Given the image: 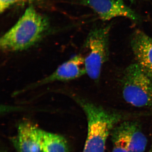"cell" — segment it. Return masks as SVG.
Listing matches in <instances>:
<instances>
[{
    "label": "cell",
    "mask_w": 152,
    "mask_h": 152,
    "mask_svg": "<svg viewBox=\"0 0 152 152\" xmlns=\"http://www.w3.org/2000/svg\"><path fill=\"white\" fill-rule=\"evenodd\" d=\"M112 25L97 27L90 31L80 54L84 61L86 73L89 77L97 81L102 69L108 60L109 37Z\"/></svg>",
    "instance_id": "cell-3"
},
{
    "label": "cell",
    "mask_w": 152,
    "mask_h": 152,
    "mask_svg": "<svg viewBox=\"0 0 152 152\" xmlns=\"http://www.w3.org/2000/svg\"><path fill=\"white\" fill-rule=\"evenodd\" d=\"M1 152H7L6 151H4V150H2V151H1Z\"/></svg>",
    "instance_id": "cell-14"
},
{
    "label": "cell",
    "mask_w": 152,
    "mask_h": 152,
    "mask_svg": "<svg viewBox=\"0 0 152 152\" xmlns=\"http://www.w3.org/2000/svg\"><path fill=\"white\" fill-rule=\"evenodd\" d=\"M37 132L42 152H69L67 141L64 136L39 127Z\"/></svg>",
    "instance_id": "cell-10"
},
{
    "label": "cell",
    "mask_w": 152,
    "mask_h": 152,
    "mask_svg": "<svg viewBox=\"0 0 152 152\" xmlns=\"http://www.w3.org/2000/svg\"><path fill=\"white\" fill-rule=\"evenodd\" d=\"M49 28L48 18L30 6L13 26L1 37V50L14 53L27 50L41 40Z\"/></svg>",
    "instance_id": "cell-2"
},
{
    "label": "cell",
    "mask_w": 152,
    "mask_h": 152,
    "mask_svg": "<svg viewBox=\"0 0 152 152\" xmlns=\"http://www.w3.org/2000/svg\"><path fill=\"white\" fill-rule=\"evenodd\" d=\"M111 136L113 145L122 147L129 152H144L146 148L147 137L136 121H123L114 128Z\"/></svg>",
    "instance_id": "cell-5"
},
{
    "label": "cell",
    "mask_w": 152,
    "mask_h": 152,
    "mask_svg": "<svg viewBox=\"0 0 152 152\" xmlns=\"http://www.w3.org/2000/svg\"><path fill=\"white\" fill-rule=\"evenodd\" d=\"M82 3L92 9L102 21L119 17L139 22L140 17L123 0H83Z\"/></svg>",
    "instance_id": "cell-6"
},
{
    "label": "cell",
    "mask_w": 152,
    "mask_h": 152,
    "mask_svg": "<svg viewBox=\"0 0 152 152\" xmlns=\"http://www.w3.org/2000/svg\"><path fill=\"white\" fill-rule=\"evenodd\" d=\"M124 100L133 107L152 106V80L137 63L125 69L121 80Z\"/></svg>",
    "instance_id": "cell-4"
},
{
    "label": "cell",
    "mask_w": 152,
    "mask_h": 152,
    "mask_svg": "<svg viewBox=\"0 0 152 152\" xmlns=\"http://www.w3.org/2000/svg\"><path fill=\"white\" fill-rule=\"evenodd\" d=\"M86 116L88 132L83 152H105L114 128L130 115L111 110L83 99H77Z\"/></svg>",
    "instance_id": "cell-1"
},
{
    "label": "cell",
    "mask_w": 152,
    "mask_h": 152,
    "mask_svg": "<svg viewBox=\"0 0 152 152\" xmlns=\"http://www.w3.org/2000/svg\"><path fill=\"white\" fill-rule=\"evenodd\" d=\"M112 152H129L127 150L125 149L122 147L116 145H113V151Z\"/></svg>",
    "instance_id": "cell-12"
},
{
    "label": "cell",
    "mask_w": 152,
    "mask_h": 152,
    "mask_svg": "<svg viewBox=\"0 0 152 152\" xmlns=\"http://www.w3.org/2000/svg\"><path fill=\"white\" fill-rule=\"evenodd\" d=\"M148 152H152V145L151 148H150L149 151Z\"/></svg>",
    "instance_id": "cell-13"
},
{
    "label": "cell",
    "mask_w": 152,
    "mask_h": 152,
    "mask_svg": "<svg viewBox=\"0 0 152 152\" xmlns=\"http://www.w3.org/2000/svg\"><path fill=\"white\" fill-rule=\"evenodd\" d=\"M131 1H135V0H131Z\"/></svg>",
    "instance_id": "cell-15"
},
{
    "label": "cell",
    "mask_w": 152,
    "mask_h": 152,
    "mask_svg": "<svg viewBox=\"0 0 152 152\" xmlns=\"http://www.w3.org/2000/svg\"><path fill=\"white\" fill-rule=\"evenodd\" d=\"M38 127L28 121L19 123L16 135L11 139L18 152H42L38 135Z\"/></svg>",
    "instance_id": "cell-9"
},
{
    "label": "cell",
    "mask_w": 152,
    "mask_h": 152,
    "mask_svg": "<svg viewBox=\"0 0 152 152\" xmlns=\"http://www.w3.org/2000/svg\"><path fill=\"white\" fill-rule=\"evenodd\" d=\"M130 43L136 63L152 80V37L137 29L132 34Z\"/></svg>",
    "instance_id": "cell-8"
},
{
    "label": "cell",
    "mask_w": 152,
    "mask_h": 152,
    "mask_svg": "<svg viewBox=\"0 0 152 152\" xmlns=\"http://www.w3.org/2000/svg\"><path fill=\"white\" fill-rule=\"evenodd\" d=\"M31 1V0H0V12L2 13L15 5Z\"/></svg>",
    "instance_id": "cell-11"
},
{
    "label": "cell",
    "mask_w": 152,
    "mask_h": 152,
    "mask_svg": "<svg viewBox=\"0 0 152 152\" xmlns=\"http://www.w3.org/2000/svg\"><path fill=\"white\" fill-rule=\"evenodd\" d=\"M86 75L83 58L76 55L58 67L51 75L28 87V89L40 86L56 81H67Z\"/></svg>",
    "instance_id": "cell-7"
}]
</instances>
